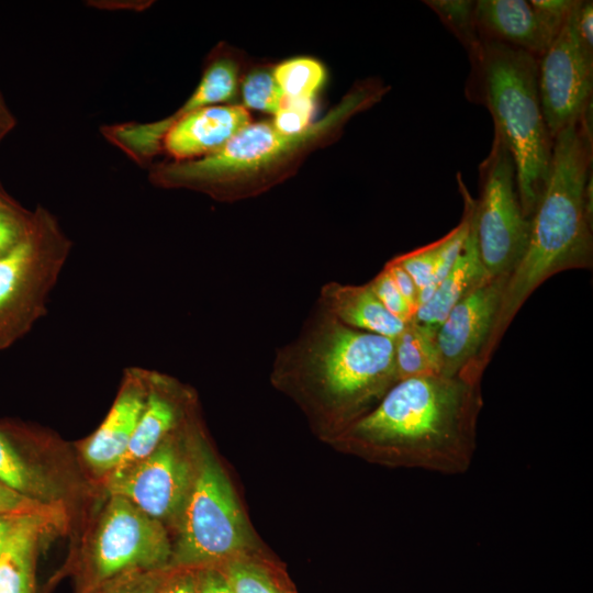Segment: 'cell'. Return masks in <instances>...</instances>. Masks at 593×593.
<instances>
[{
    "label": "cell",
    "instance_id": "cell-1",
    "mask_svg": "<svg viewBox=\"0 0 593 593\" xmlns=\"http://www.w3.org/2000/svg\"><path fill=\"white\" fill-rule=\"evenodd\" d=\"M483 372L472 367L456 376L400 380L345 436L357 448L400 465L463 473L477 447Z\"/></svg>",
    "mask_w": 593,
    "mask_h": 593
},
{
    "label": "cell",
    "instance_id": "cell-2",
    "mask_svg": "<svg viewBox=\"0 0 593 593\" xmlns=\"http://www.w3.org/2000/svg\"><path fill=\"white\" fill-rule=\"evenodd\" d=\"M387 91L381 81L367 79L301 133L283 134L271 121L249 123L206 157L152 165L148 179L159 188L198 191L217 201L255 197L290 177L311 152L333 142L349 119L372 107Z\"/></svg>",
    "mask_w": 593,
    "mask_h": 593
},
{
    "label": "cell",
    "instance_id": "cell-3",
    "mask_svg": "<svg viewBox=\"0 0 593 593\" xmlns=\"http://www.w3.org/2000/svg\"><path fill=\"white\" fill-rule=\"evenodd\" d=\"M592 105L553 138L548 179L530 219L525 251L507 277L497 323L508 326L549 277L592 267L593 214L585 188L592 175Z\"/></svg>",
    "mask_w": 593,
    "mask_h": 593
},
{
    "label": "cell",
    "instance_id": "cell-4",
    "mask_svg": "<svg viewBox=\"0 0 593 593\" xmlns=\"http://www.w3.org/2000/svg\"><path fill=\"white\" fill-rule=\"evenodd\" d=\"M273 377L315 392L345 430L398 382L394 340L348 327L316 303L296 338L277 349Z\"/></svg>",
    "mask_w": 593,
    "mask_h": 593
},
{
    "label": "cell",
    "instance_id": "cell-5",
    "mask_svg": "<svg viewBox=\"0 0 593 593\" xmlns=\"http://www.w3.org/2000/svg\"><path fill=\"white\" fill-rule=\"evenodd\" d=\"M469 60L465 94L488 109L494 131L511 152L522 211L530 221L548 179L553 147L539 99L538 59L516 47L482 41Z\"/></svg>",
    "mask_w": 593,
    "mask_h": 593
},
{
    "label": "cell",
    "instance_id": "cell-6",
    "mask_svg": "<svg viewBox=\"0 0 593 593\" xmlns=\"http://www.w3.org/2000/svg\"><path fill=\"white\" fill-rule=\"evenodd\" d=\"M71 247L57 217L37 205L27 236L0 257V350L22 339L47 314Z\"/></svg>",
    "mask_w": 593,
    "mask_h": 593
},
{
    "label": "cell",
    "instance_id": "cell-7",
    "mask_svg": "<svg viewBox=\"0 0 593 593\" xmlns=\"http://www.w3.org/2000/svg\"><path fill=\"white\" fill-rule=\"evenodd\" d=\"M191 489L181 510L175 568H209L231 560L247 547L244 515L224 471L204 446H199Z\"/></svg>",
    "mask_w": 593,
    "mask_h": 593
},
{
    "label": "cell",
    "instance_id": "cell-8",
    "mask_svg": "<svg viewBox=\"0 0 593 593\" xmlns=\"http://www.w3.org/2000/svg\"><path fill=\"white\" fill-rule=\"evenodd\" d=\"M475 226L486 272L491 278L508 276L525 251L530 221L522 211L513 156L496 131L479 166Z\"/></svg>",
    "mask_w": 593,
    "mask_h": 593
},
{
    "label": "cell",
    "instance_id": "cell-9",
    "mask_svg": "<svg viewBox=\"0 0 593 593\" xmlns=\"http://www.w3.org/2000/svg\"><path fill=\"white\" fill-rule=\"evenodd\" d=\"M171 556L161 522L128 500L111 495L92 549L90 585L96 589L131 571L166 569Z\"/></svg>",
    "mask_w": 593,
    "mask_h": 593
},
{
    "label": "cell",
    "instance_id": "cell-10",
    "mask_svg": "<svg viewBox=\"0 0 593 593\" xmlns=\"http://www.w3.org/2000/svg\"><path fill=\"white\" fill-rule=\"evenodd\" d=\"M580 2L538 59L539 99L552 139L592 105L593 49L577 30Z\"/></svg>",
    "mask_w": 593,
    "mask_h": 593
},
{
    "label": "cell",
    "instance_id": "cell-11",
    "mask_svg": "<svg viewBox=\"0 0 593 593\" xmlns=\"http://www.w3.org/2000/svg\"><path fill=\"white\" fill-rule=\"evenodd\" d=\"M242 59L226 45L215 47L206 58L201 79L189 99L171 115L153 122L103 125V137L135 164L149 168L161 153V141L180 118L204 107L225 104L239 92Z\"/></svg>",
    "mask_w": 593,
    "mask_h": 593
},
{
    "label": "cell",
    "instance_id": "cell-12",
    "mask_svg": "<svg viewBox=\"0 0 593 593\" xmlns=\"http://www.w3.org/2000/svg\"><path fill=\"white\" fill-rule=\"evenodd\" d=\"M193 475L194 467L182 456L171 433L148 457L110 477L108 491L161 522L181 513Z\"/></svg>",
    "mask_w": 593,
    "mask_h": 593
},
{
    "label": "cell",
    "instance_id": "cell-13",
    "mask_svg": "<svg viewBox=\"0 0 593 593\" xmlns=\"http://www.w3.org/2000/svg\"><path fill=\"white\" fill-rule=\"evenodd\" d=\"M508 276L490 278L459 301L436 331L441 374L456 376L478 367L485 370L484 353Z\"/></svg>",
    "mask_w": 593,
    "mask_h": 593
},
{
    "label": "cell",
    "instance_id": "cell-14",
    "mask_svg": "<svg viewBox=\"0 0 593 593\" xmlns=\"http://www.w3.org/2000/svg\"><path fill=\"white\" fill-rule=\"evenodd\" d=\"M474 18L481 41L513 46L537 59L567 21L539 11L527 0H478Z\"/></svg>",
    "mask_w": 593,
    "mask_h": 593
},
{
    "label": "cell",
    "instance_id": "cell-15",
    "mask_svg": "<svg viewBox=\"0 0 593 593\" xmlns=\"http://www.w3.org/2000/svg\"><path fill=\"white\" fill-rule=\"evenodd\" d=\"M250 114L242 104H216L198 109L176 121L165 133L161 153L170 161L206 157L246 127Z\"/></svg>",
    "mask_w": 593,
    "mask_h": 593
},
{
    "label": "cell",
    "instance_id": "cell-16",
    "mask_svg": "<svg viewBox=\"0 0 593 593\" xmlns=\"http://www.w3.org/2000/svg\"><path fill=\"white\" fill-rule=\"evenodd\" d=\"M149 370L130 367L108 415L83 446L87 462L112 471L123 457L145 406Z\"/></svg>",
    "mask_w": 593,
    "mask_h": 593
},
{
    "label": "cell",
    "instance_id": "cell-17",
    "mask_svg": "<svg viewBox=\"0 0 593 593\" xmlns=\"http://www.w3.org/2000/svg\"><path fill=\"white\" fill-rule=\"evenodd\" d=\"M176 384L161 373L148 372V392L144 410L127 448L111 471L116 477L148 457L179 425L180 402L176 398Z\"/></svg>",
    "mask_w": 593,
    "mask_h": 593
},
{
    "label": "cell",
    "instance_id": "cell-18",
    "mask_svg": "<svg viewBox=\"0 0 593 593\" xmlns=\"http://www.w3.org/2000/svg\"><path fill=\"white\" fill-rule=\"evenodd\" d=\"M457 182L463 201L460 223L436 242L392 258L403 267L418 289V307L434 293L458 257L468 235L475 200L468 191L461 175Z\"/></svg>",
    "mask_w": 593,
    "mask_h": 593
},
{
    "label": "cell",
    "instance_id": "cell-19",
    "mask_svg": "<svg viewBox=\"0 0 593 593\" xmlns=\"http://www.w3.org/2000/svg\"><path fill=\"white\" fill-rule=\"evenodd\" d=\"M490 278L480 256L474 204L468 235L458 257L432 296L417 309L414 322L436 333L450 310Z\"/></svg>",
    "mask_w": 593,
    "mask_h": 593
},
{
    "label": "cell",
    "instance_id": "cell-20",
    "mask_svg": "<svg viewBox=\"0 0 593 593\" xmlns=\"http://www.w3.org/2000/svg\"><path fill=\"white\" fill-rule=\"evenodd\" d=\"M317 303L344 325L394 339L405 324L379 301L369 283L331 281L321 288Z\"/></svg>",
    "mask_w": 593,
    "mask_h": 593
},
{
    "label": "cell",
    "instance_id": "cell-21",
    "mask_svg": "<svg viewBox=\"0 0 593 593\" xmlns=\"http://www.w3.org/2000/svg\"><path fill=\"white\" fill-rule=\"evenodd\" d=\"M48 515H26L0 556V593H35V559Z\"/></svg>",
    "mask_w": 593,
    "mask_h": 593
},
{
    "label": "cell",
    "instance_id": "cell-22",
    "mask_svg": "<svg viewBox=\"0 0 593 593\" xmlns=\"http://www.w3.org/2000/svg\"><path fill=\"white\" fill-rule=\"evenodd\" d=\"M26 433L13 424L0 422V482L20 494L47 503V480L30 459Z\"/></svg>",
    "mask_w": 593,
    "mask_h": 593
},
{
    "label": "cell",
    "instance_id": "cell-23",
    "mask_svg": "<svg viewBox=\"0 0 593 593\" xmlns=\"http://www.w3.org/2000/svg\"><path fill=\"white\" fill-rule=\"evenodd\" d=\"M393 340L398 381L414 377L441 374L435 332L411 320L405 323L403 331Z\"/></svg>",
    "mask_w": 593,
    "mask_h": 593
},
{
    "label": "cell",
    "instance_id": "cell-24",
    "mask_svg": "<svg viewBox=\"0 0 593 593\" xmlns=\"http://www.w3.org/2000/svg\"><path fill=\"white\" fill-rule=\"evenodd\" d=\"M286 98L314 99L326 79L324 66L312 57H293L272 67Z\"/></svg>",
    "mask_w": 593,
    "mask_h": 593
},
{
    "label": "cell",
    "instance_id": "cell-25",
    "mask_svg": "<svg viewBox=\"0 0 593 593\" xmlns=\"http://www.w3.org/2000/svg\"><path fill=\"white\" fill-rule=\"evenodd\" d=\"M429 7L457 37L468 53L473 55L481 46V38L477 29L472 0H427L423 1Z\"/></svg>",
    "mask_w": 593,
    "mask_h": 593
},
{
    "label": "cell",
    "instance_id": "cell-26",
    "mask_svg": "<svg viewBox=\"0 0 593 593\" xmlns=\"http://www.w3.org/2000/svg\"><path fill=\"white\" fill-rule=\"evenodd\" d=\"M239 92L243 107L268 114H275L286 97L275 79L271 66H255L243 72Z\"/></svg>",
    "mask_w": 593,
    "mask_h": 593
},
{
    "label": "cell",
    "instance_id": "cell-27",
    "mask_svg": "<svg viewBox=\"0 0 593 593\" xmlns=\"http://www.w3.org/2000/svg\"><path fill=\"white\" fill-rule=\"evenodd\" d=\"M221 571L234 593H288L269 570L250 561L231 559Z\"/></svg>",
    "mask_w": 593,
    "mask_h": 593
},
{
    "label": "cell",
    "instance_id": "cell-28",
    "mask_svg": "<svg viewBox=\"0 0 593 593\" xmlns=\"http://www.w3.org/2000/svg\"><path fill=\"white\" fill-rule=\"evenodd\" d=\"M33 210H27L8 192L0 190V257L9 253L29 234Z\"/></svg>",
    "mask_w": 593,
    "mask_h": 593
},
{
    "label": "cell",
    "instance_id": "cell-29",
    "mask_svg": "<svg viewBox=\"0 0 593 593\" xmlns=\"http://www.w3.org/2000/svg\"><path fill=\"white\" fill-rule=\"evenodd\" d=\"M314 111V99L286 98L271 122L283 134L301 133L312 125Z\"/></svg>",
    "mask_w": 593,
    "mask_h": 593
},
{
    "label": "cell",
    "instance_id": "cell-30",
    "mask_svg": "<svg viewBox=\"0 0 593 593\" xmlns=\"http://www.w3.org/2000/svg\"><path fill=\"white\" fill-rule=\"evenodd\" d=\"M167 572L166 569L131 571L98 588L103 589L100 593H159Z\"/></svg>",
    "mask_w": 593,
    "mask_h": 593
},
{
    "label": "cell",
    "instance_id": "cell-31",
    "mask_svg": "<svg viewBox=\"0 0 593 593\" xmlns=\"http://www.w3.org/2000/svg\"><path fill=\"white\" fill-rule=\"evenodd\" d=\"M382 305L404 324L413 320L415 310L401 294L389 272L383 268L368 282Z\"/></svg>",
    "mask_w": 593,
    "mask_h": 593
},
{
    "label": "cell",
    "instance_id": "cell-32",
    "mask_svg": "<svg viewBox=\"0 0 593 593\" xmlns=\"http://www.w3.org/2000/svg\"><path fill=\"white\" fill-rule=\"evenodd\" d=\"M49 512L47 503L20 494L0 482V514L48 515Z\"/></svg>",
    "mask_w": 593,
    "mask_h": 593
},
{
    "label": "cell",
    "instance_id": "cell-33",
    "mask_svg": "<svg viewBox=\"0 0 593 593\" xmlns=\"http://www.w3.org/2000/svg\"><path fill=\"white\" fill-rule=\"evenodd\" d=\"M383 268L389 272L401 294L416 313L418 309V289L412 277L393 259L389 260Z\"/></svg>",
    "mask_w": 593,
    "mask_h": 593
},
{
    "label": "cell",
    "instance_id": "cell-34",
    "mask_svg": "<svg viewBox=\"0 0 593 593\" xmlns=\"http://www.w3.org/2000/svg\"><path fill=\"white\" fill-rule=\"evenodd\" d=\"M167 572L159 593H198L197 572L186 568Z\"/></svg>",
    "mask_w": 593,
    "mask_h": 593
},
{
    "label": "cell",
    "instance_id": "cell-35",
    "mask_svg": "<svg viewBox=\"0 0 593 593\" xmlns=\"http://www.w3.org/2000/svg\"><path fill=\"white\" fill-rule=\"evenodd\" d=\"M198 593H234L221 569L209 567L197 572Z\"/></svg>",
    "mask_w": 593,
    "mask_h": 593
},
{
    "label": "cell",
    "instance_id": "cell-36",
    "mask_svg": "<svg viewBox=\"0 0 593 593\" xmlns=\"http://www.w3.org/2000/svg\"><path fill=\"white\" fill-rule=\"evenodd\" d=\"M593 2L581 0L577 9V30L582 42L593 49Z\"/></svg>",
    "mask_w": 593,
    "mask_h": 593
},
{
    "label": "cell",
    "instance_id": "cell-37",
    "mask_svg": "<svg viewBox=\"0 0 593 593\" xmlns=\"http://www.w3.org/2000/svg\"><path fill=\"white\" fill-rule=\"evenodd\" d=\"M24 516L26 515L0 514V556Z\"/></svg>",
    "mask_w": 593,
    "mask_h": 593
},
{
    "label": "cell",
    "instance_id": "cell-38",
    "mask_svg": "<svg viewBox=\"0 0 593 593\" xmlns=\"http://www.w3.org/2000/svg\"><path fill=\"white\" fill-rule=\"evenodd\" d=\"M15 118L0 93V142L14 128Z\"/></svg>",
    "mask_w": 593,
    "mask_h": 593
},
{
    "label": "cell",
    "instance_id": "cell-39",
    "mask_svg": "<svg viewBox=\"0 0 593 593\" xmlns=\"http://www.w3.org/2000/svg\"><path fill=\"white\" fill-rule=\"evenodd\" d=\"M2 189H4V188H3L2 184L0 183V190H2Z\"/></svg>",
    "mask_w": 593,
    "mask_h": 593
}]
</instances>
